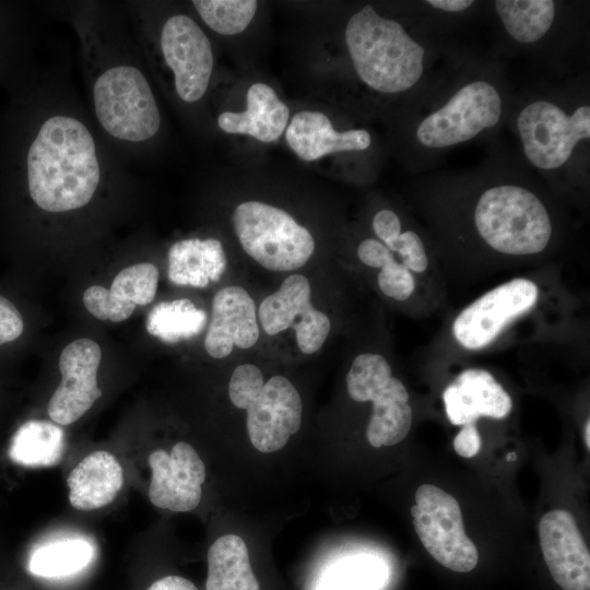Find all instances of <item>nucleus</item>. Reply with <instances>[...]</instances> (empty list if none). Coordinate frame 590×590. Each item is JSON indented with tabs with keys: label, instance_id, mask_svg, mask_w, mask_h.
<instances>
[{
	"label": "nucleus",
	"instance_id": "1",
	"mask_svg": "<svg viewBox=\"0 0 590 590\" xmlns=\"http://www.w3.org/2000/svg\"><path fill=\"white\" fill-rule=\"evenodd\" d=\"M101 177L94 139L78 119L57 115L40 127L27 153V182L33 201L61 213L87 204Z\"/></svg>",
	"mask_w": 590,
	"mask_h": 590
},
{
	"label": "nucleus",
	"instance_id": "25",
	"mask_svg": "<svg viewBox=\"0 0 590 590\" xmlns=\"http://www.w3.org/2000/svg\"><path fill=\"white\" fill-rule=\"evenodd\" d=\"M206 590H260L245 541L236 534L215 540L208 551Z\"/></svg>",
	"mask_w": 590,
	"mask_h": 590
},
{
	"label": "nucleus",
	"instance_id": "40",
	"mask_svg": "<svg viewBox=\"0 0 590 590\" xmlns=\"http://www.w3.org/2000/svg\"><path fill=\"white\" fill-rule=\"evenodd\" d=\"M583 440L587 449H590V420L588 418L586 421L585 427H583Z\"/></svg>",
	"mask_w": 590,
	"mask_h": 590
},
{
	"label": "nucleus",
	"instance_id": "21",
	"mask_svg": "<svg viewBox=\"0 0 590 590\" xmlns=\"http://www.w3.org/2000/svg\"><path fill=\"white\" fill-rule=\"evenodd\" d=\"M246 101V110L222 113L219 127L227 133L246 134L266 143L279 139L287 126L290 109L275 91L257 82L248 88Z\"/></svg>",
	"mask_w": 590,
	"mask_h": 590
},
{
	"label": "nucleus",
	"instance_id": "33",
	"mask_svg": "<svg viewBox=\"0 0 590 590\" xmlns=\"http://www.w3.org/2000/svg\"><path fill=\"white\" fill-rule=\"evenodd\" d=\"M401 258L410 271L422 273L428 267V258L422 238L414 231H405L388 247Z\"/></svg>",
	"mask_w": 590,
	"mask_h": 590
},
{
	"label": "nucleus",
	"instance_id": "34",
	"mask_svg": "<svg viewBox=\"0 0 590 590\" xmlns=\"http://www.w3.org/2000/svg\"><path fill=\"white\" fill-rule=\"evenodd\" d=\"M23 319L16 307L0 295V345L16 340L23 332Z\"/></svg>",
	"mask_w": 590,
	"mask_h": 590
},
{
	"label": "nucleus",
	"instance_id": "8",
	"mask_svg": "<svg viewBox=\"0 0 590 590\" xmlns=\"http://www.w3.org/2000/svg\"><path fill=\"white\" fill-rule=\"evenodd\" d=\"M94 107L101 126L119 140L142 142L161 127V114L143 73L131 66H116L103 72L93 88Z\"/></svg>",
	"mask_w": 590,
	"mask_h": 590
},
{
	"label": "nucleus",
	"instance_id": "26",
	"mask_svg": "<svg viewBox=\"0 0 590 590\" xmlns=\"http://www.w3.org/2000/svg\"><path fill=\"white\" fill-rule=\"evenodd\" d=\"M64 449V434L60 426L48 421L31 420L14 433L10 458L25 467H51L57 464Z\"/></svg>",
	"mask_w": 590,
	"mask_h": 590
},
{
	"label": "nucleus",
	"instance_id": "19",
	"mask_svg": "<svg viewBox=\"0 0 590 590\" xmlns=\"http://www.w3.org/2000/svg\"><path fill=\"white\" fill-rule=\"evenodd\" d=\"M158 269L142 262L122 269L109 290L101 285L88 287L83 294L86 309L101 320L120 322L127 320L137 305H148L155 297Z\"/></svg>",
	"mask_w": 590,
	"mask_h": 590
},
{
	"label": "nucleus",
	"instance_id": "7",
	"mask_svg": "<svg viewBox=\"0 0 590 590\" xmlns=\"http://www.w3.org/2000/svg\"><path fill=\"white\" fill-rule=\"evenodd\" d=\"M346 388L354 401L373 403L366 437L374 448L393 446L405 438L412 425L409 392L402 381L392 376L382 355H357L346 375Z\"/></svg>",
	"mask_w": 590,
	"mask_h": 590
},
{
	"label": "nucleus",
	"instance_id": "3",
	"mask_svg": "<svg viewBox=\"0 0 590 590\" xmlns=\"http://www.w3.org/2000/svg\"><path fill=\"white\" fill-rule=\"evenodd\" d=\"M440 101L417 113L413 142L417 155L437 156L498 127L509 101L503 81L492 71L467 70Z\"/></svg>",
	"mask_w": 590,
	"mask_h": 590
},
{
	"label": "nucleus",
	"instance_id": "31",
	"mask_svg": "<svg viewBox=\"0 0 590 590\" xmlns=\"http://www.w3.org/2000/svg\"><path fill=\"white\" fill-rule=\"evenodd\" d=\"M377 282L382 294L396 300L408 299L415 288L413 274L396 258L381 268Z\"/></svg>",
	"mask_w": 590,
	"mask_h": 590
},
{
	"label": "nucleus",
	"instance_id": "10",
	"mask_svg": "<svg viewBox=\"0 0 590 590\" xmlns=\"http://www.w3.org/2000/svg\"><path fill=\"white\" fill-rule=\"evenodd\" d=\"M538 296V286L531 280L517 278L506 282L485 293L456 317L453 337L467 350L483 349L510 321L530 310Z\"/></svg>",
	"mask_w": 590,
	"mask_h": 590
},
{
	"label": "nucleus",
	"instance_id": "17",
	"mask_svg": "<svg viewBox=\"0 0 590 590\" xmlns=\"http://www.w3.org/2000/svg\"><path fill=\"white\" fill-rule=\"evenodd\" d=\"M256 305L249 293L238 285L216 292L204 338V349L213 358L228 356L233 349H250L259 339Z\"/></svg>",
	"mask_w": 590,
	"mask_h": 590
},
{
	"label": "nucleus",
	"instance_id": "11",
	"mask_svg": "<svg viewBox=\"0 0 590 590\" xmlns=\"http://www.w3.org/2000/svg\"><path fill=\"white\" fill-rule=\"evenodd\" d=\"M258 317L269 335L288 328L295 330L299 318L300 330L295 338L298 349L306 355L321 349L331 329L329 317L312 306L311 286L303 274L287 276L276 292L268 295L260 304Z\"/></svg>",
	"mask_w": 590,
	"mask_h": 590
},
{
	"label": "nucleus",
	"instance_id": "9",
	"mask_svg": "<svg viewBox=\"0 0 590 590\" xmlns=\"http://www.w3.org/2000/svg\"><path fill=\"white\" fill-rule=\"evenodd\" d=\"M414 530L425 550L444 567L469 573L479 562V552L468 538L457 499L430 485H421L411 507Z\"/></svg>",
	"mask_w": 590,
	"mask_h": 590
},
{
	"label": "nucleus",
	"instance_id": "5",
	"mask_svg": "<svg viewBox=\"0 0 590 590\" xmlns=\"http://www.w3.org/2000/svg\"><path fill=\"white\" fill-rule=\"evenodd\" d=\"M472 223L489 248L509 256L540 253L553 235L545 203L518 179H496L487 185L475 200Z\"/></svg>",
	"mask_w": 590,
	"mask_h": 590
},
{
	"label": "nucleus",
	"instance_id": "37",
	"mask_svg": "<svg viewBox=\"0 0 590 590\" xmlns=\"http://www.w3.org/2000/svg\"><path fill=\"white\" fill-rule=\"evenodd\" d=\"M482 447V439L477 427L465 424L453 439L455 451L463 458H472L479 453Z\"/></svg>",
	"mask_w": 590,
	"mask_h": 590
},
{
	"label": "nucleus",
	"instance_id": "36",
	"mask_svg": "<svg viewBox=\"0 0 590 590\" xmlns=\"http://www.w3.org/2000/svg\"><path fill=\"white\" fill-rule=\"evenodd\" d=\"M357 256L364 264L380 269L394 259L393 252L375 238L361 241L357 247Z\"/></svg>",
	"mask_w": 590,
	"mask_h": 590
},
{
	"label": "nucleus",
	"instance_id": "14",
	"mask_svg": "<svg viewBox=\"0 0 590 590\" xmlns=\"http://www.w3.org/2000/svg\"><path fill=\"white\" fill-rule=\"evenodd\" d=\"M101 359V347L91 339L81 338L64 346L59 358L62 379L47 408L56 424L74 423L102 396L96 378Z\"/></svg>",
	"mask_w": 590,
	"mask_h": 590
},
{
	"label": "nucleus",
	"instance_id": "27",
	"mask_svg": "<svg viewBox=\"0 0 590 590\" xmlns=\"http://www.w3.org/2000/svg\"><path fill=\"white\" fill-rule=\"evenodd\" d=\"M206 315L197 309L189 299H177L157 304L148 315L146 330L164 342L175 343L198 334Z\"/></svg>",
	"mask_w": 590,
	"mask_h": 590
},
{
	"label": "nucleus",
	"instance_id": "6",
	"mask_svg": "<svg viewBox=\"0 0 590 590\" xmlns=\"http://www.w3.org/2000/svg\"><path fill=\"white\" fill-rule=\"evenodd\" d=\"M232 223L245 252L267 270H297L315 251L310 232L288 212L272 204L241 202L233 212Z\"/></svg>",
	"mask_w": 590,
	"mask_h": 590
},
{
	"label": "nucleus",
	"instance_id": "32",
	"mask_svg": "<svg viewBox=\"0 0 590 590\" xmlns=\"http://www.w3.org/2000/svg\"><path fill=\"white\" fill-rule=\"evenodd\" d=\"M376 568L366 560H357L338 570L324 590H367L374 586Z\"/></svg>",
	"mask_w": 590,
	"mask_h": 590
},
{
	"label": "nucleus",
	"instance_id": "22",
	"mask_svg": "<svg viewBox=\"0 0 590 590\" xmlns=\"http://www.w3.org/2000/svg\"><path fill=\"white\" fill-rule=\"evenodd\" d=\"M67 484L72 507L83 511L95 510L116 498L123 485V470L111 453L95 451L70 472Z\"/></svg>",
	"mask_w": 590,
	"mask_h": 590
},
{
	"label": "nucleus",
	"instance_id": "39",
	"mask_svg": "<svg viewBox=\"0 0 590 590\" xmlns=\"http://www.w3.org/2000/svg\"><path fill=\"white\" fill-rule=\"evenodd\" d=\"M148 590H198L188 579L180 576H166L154 581Z\"/></svg>",
	"mask_w": 590,
	"mask_h": 590
},
{
	"label": "nucleus",
	"instance_id": "41",
	"mask_svg": "<svg viewBox=\"0 0 590 590\" xmlns=\"http://www.w3.org/2000/svg\"><path fill=\"white\" fill-rule=\"evenodd\" d=\"M508 461H515L517 459V455L515 452H509L506 457Z\"/></svg>",
	"mask_w": 590,
	"mask_h": 590
},
{
	"label": "nucleus",
	"instance_id": "16",
	"mask_svg": "<svg viewBox=\"0 0 590 590\" xmlns=\"http://www.w3.org/2000/svg\"><path fill=\"white\" fill-rule=\"evenodd\" d=\"M539 539L554 581L563 590H590V554L574 516L564 509L546 512Z\"/></svg>",
	"mask_w": 590,
	"mask_h": 590
},
{
	"label": "nucleus",
	"instance_id": "30",
	"mask_svg": "<svg viewBox=\"0 0 590 590\" xmlns=\"http://www.w3.org/2000/svg\"><path fill=\"white\" fill-rule=\"evenodd\" d=\"M264 385L261 370L252 364L237 366L229 379L228 396L231 402L245 410L248 403L260 392Z\"/></svg>",
	"mask_w": 590,
	"mask_h": 590
},
{
	"label": "nucleus",
	"instance_id": "13",
	"mask_svg": "<svg viewBox=\"0 0 590 590\" xmlns=\"http://www.w3.org/2000/svg\"><path fill=\"white\" fill-rule=\"evenodd\" d=\"M245 410L250 442L263 453L282 449L302 425L300 396L294 385L280 375L264 382Z\"/></svg>",
	"mask_w": 590,
	"mask_h": 590
},
{
	"label": "nucleus",
	"instance_id": "4",
	"mask_svg": "<svg viewBox=\"0 0 590 590\" xmlns=\"http://www.w3.org/2000/svg\"><path fill=\"white\" fill-rule=\"evenodd\" d=\"M515 130L526 161L544 174L569 172L590 140L586 97L535 95L519 106Z\"/></svg>",
	"mask_w": 590,
	"mask_h": 590
},
{
	"label": "nucleus",
	"instance_id": "38",
	"mask_svg": "<svg viewBox=\"0 0 590 590\" xmlns=\"http://www.w3.org/2000/svg\"><path fill=\"white\" fill-rule=\"evenodd\" d=\"M423 3L436 11L451 14L463 13L475 4L471 0H427Z\"/></svg>",
	"mask_w": 590,
	"mask_h": 590
},
{
	"label": "nucleus",
	"instance_id": "24",
	"mask_svg": "<svg viewBox=\"0 0 590 590\" xmlns=\"http://www.w3.org/2000/svg\"><path fill=\"white\" fill-rule=\"evenodd\" d=\"M493 3L507 36L526 47L542 43L560 17V3L553 0H497Z\"/></svg>",
	"mask_w": 590,
	"mask_h": 590
},
{
	"label": "nucleus",
	"instance_id": "28",
	"mask_svg": "<svg viewBox=\"0 0 590 590\" xmlns=\"http://www.w3.org/2000/svg\"><path fill=\"white\" fill-rule=\"evenodd\" d=\"M93 554L94 548L86 540H60L34 551L28 569L32 574L44 578L63 577L84 568Z\"/></svg>",
	"mask_w": 590,
	"mask_h": 590
},
{
	"label": "nucleus",
	"instance_id": "2",
	"mask_svg": "<svg viewBox=\"0 0 590 590\" xmlns=\"http://www.w3.org/2000/svg\"><path fill=\"white\" fill-rule=\"evenodd\" d=\"M344 40L358 80L386 95L410 92L428 78L432 49L398 20L366 4L347 20Z\"/></svg>",
	"mask_w": 590,
	"mask_h": 590
},
{
	"label": "nucleus",
	"instance_id": "20",
	"mask_svg": "<svg viewBox=\"0 0 590 590\" xmlns=\"http://www.w3.org/2000/svg\"><path fill=\"white\" fill-rule=\"evenodd\" d=\"M285 140L305 162L339 152L365 151L371 144V135L366 129L337 131L323 113L315 110L295 114L286 127Z\"/></svg>",
	"mask_w": 590,
	"mask_h": 590
},
{
	"label": "nucleus",
	"instance_id": "23",
	"mask_svg": "<svg viewBox=\"0 0 590 590\" xmlns=\"http://www.w3.org/2000/svg\"><path fill=\"white\" fill-rule=\"evenodd\" d=\"M226 268L222 243L215 238L176 241L168 250V279L176 285L204 287Z\"/></svg>",
	"mask_w": 590,
	"mask_h": 590
},
{
	"label": "nucleus",
	"instance_id": "29",
	"mask_svg": "<svg viewBox=\"0 0 590 590\" xmlns=\"http://www.w3.org/2000/svg\"><path fill=\"white\" fill-rule=\"evenodd\" d=\"M192 3L209 27L227 36L244 32L258 8L255 0H194Z\"/></svg>",
	"mask_w": 590,
	"mask_h": 590
},
{
	"label": "nucleus",
	"instance_id": "15",
	"mask_svg": "<svg viewBox=\"0 0 590 590\" xmlns=\"http://www.w3.org/2000/svg\"><path fill=\"white\" fill-rule=\"evenodd\" d=\"M148 461L152 473L149 498L154 506L186 512L199 505L205 467L189 444L177 442L169 453L154 450Z\"/></svg>",
	"mask_w": 590,
	"mask_h": 590
},
{
	"label": "nucleus",
	"instance_id": "35",
	"mask_svg": "<svg viewBox=\"0 0 590 590\" xmlns=\"http://www.w3.org/2000/svg\"><path fill=\"white\" fill-rule=\"evenodd\" d=\"M373 231L387 248L402 233V223L396 212L389 209L378 211L373 219Z\"/></svg>",
	"mask_w": 590,
	"mask_h": 590
},
{
	"label": "nucleus",
	"instance_id": "18",
	"mask_svg": "<svg viewBox=\"0 0 590 590\" xmlns=\"http://www.w3.org/2000/svg\"><path fill=\"white\" fill-rule=\"evenodd\" d=\"M448 420L453 425L472 424L481 416L503 420L512 410V400L487 370L469 368L460 373L444 390Z\"/></svg>",
	"mask_w": 590,
	"mask_h": 590
},
{
	"label": "nucleus",
	"instance_id": "12",
	"mask_svg": "<svg viewBox=\"0 0 590 590\" xmlns=\"http://www.w3.org/2000/svg\"><path fill=\"white\" fill-rule=\"evenodd\" d=\"M161 48L174 72L179 98L187 103L202 98L212 75L214 58L211 43L201 27L185 14L170 16L161 32Z\"/></svg>",
	"mask_w": 590,
	"mask_h": 590
}]
</instances>
